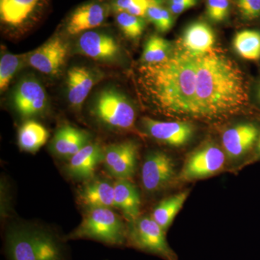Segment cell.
<instances>
[{"instance_id":"obj_35","label":"cell","mask_w":260,"mask_h":260,"mask_svg":"<svg viewBox=\"0 0 260 260\" xmlns=\"http://www.w3.org/2000/svg\"><path fill=\"white\" fill-rule=\"evenodd\" d=\"M168 5L179 4V3H184L188 0H167Z\"/></svg>"},{"instance_id":"obj_7","label":"cell","mask_w":260,"mask_h":260,"mask_svg":"<svg viewBox=\"0 0 260 260\" xmlns=\"http://www.w3.org/2000/svg\"><path fill=\"white\" fill-rule=\"evenodd\" d=\"M225 160V152L217 145H204L187 157L177 179L191 181L211 177L223 169Z\"/></svg>"},{"instance_id":"obj_1","label":"cell","mask_w":260,"mask_h":260,"mask_svg":"<svg viewBox=\"0 0 260 260\" xmlns=\"http://www.w3.org/2000/svg\"><path fill=\"white\" fill-rule=\"evenodd\" d=\"M196 75V57L178 46L166 60L142 64L138 83L145 99L162 115L195 120Z\"/></svg>"},{"instance_id":"obj_17","label":"cell","mask_w":260,"mask_h":260,"mask_svg":"<svg viewBox=\"0 0 260 260\" xmlns=\"http://www.w3.org/2000/svg\"><path fill=\"white\" fill-rule=\"evenodd\" d=\"M99 73L85 67L70 68L67 76L68 99L73 107L79 109L94 85L99 81Z\"/></svg>"},{"instance_id":"obj_15","label":"cell","mask_w":260,"mask_h":260,"mask_svg":"<svg viewBox=\"0 0 260 260\" xmlns=\"http://www.w3.org/2000/svg\"><path fill=\"white\" fill-rule=\"evenodd\" d=\"M108 15L109 8L104 3L92 2L81 5L68 18L67 32L69 35L75 36L89 31L90 29L101 26Z\"/></svg>"},{"instance_id":"obj_31","label":"cell","mask_w":260,"mask_h":260,"mask_svg":"<svg viewBox=\"0 0 260 260\" xmlns=\"http://www.w3.org/2000/svg\"><path fill=\"white\" fill-rule=\"evenodd\" d=\"M229 9L230 3L227 0H207V15L215 23L225 20L229 15Z\"/></svg>"},{"instance_id":"obj_19","label":"cell","mask_w":260,"mask_h":260,"mask_svg":"<svg viewBox=\"0 0 260 260\" xmlns=\"http://www.w3.org/2000/svg\"><path fill=\"white\" fill-rule=\"evenodd\" d=\"M41 0H0L2 23L13 28L23 26L38 9Z\"/></svg>"},{"instance_id":"obj_14","label":"cell","mask_w":260,"mask_h":260,"mask_svg":"<svg viewBox=\"0 0 260 260\" xmlns=\"http://www.w3.org/2000/svg\"><path fill=\"white\" fill-rule=\"evenodd\" d=\"M259 133L252 123H242L225 130L221 141L226 157L237 159L245 155L256 144Z\"/></svg>"},{"instance_id":"obj_37","label":"cell","mask_w":260,"mask_h":260,"mask_svg":"<svg viewBox=\"0 0 260 260\" xmlns=\"http://www.w3.org/2000/svg\"><path fill=\"white\" fill-rule=\"evenodd\" d=\"M227 1H229V0H227Z\"/></svg>"},{"instance_id":"obj_22","label":"cell","mask_w":260,"mask_h":260,"mask_svg":"<svg viewBox=\"0 0 260 260\" xmlns=\"http://www.w3.org/2000/svg\"><path fill=\"white\" fill-rule=\"evenodd\" d=\"M80 203L88 209L114 208V187L108 181H91L78 191Z\"/></svg>"},{"instance_id":"obj_24","label":"cell","mask_w":260,"mask_h":260,"mask_svg":"<svg viewBox=\"0 0 260 260\" xmlns=\"http://www.w3.org/2000/svg\"><path fill=\"white\" fill-rule=\"evenodd\" d=\"M48 138L47 129L37 121H26L19 129V146L26 152H37L47 143Z\"/></svg>"},{"instance_id":"obj_29","label":"cell","mask_w":260,"mask_h":260,"mask_svg":"<svg viewBox=\"0 0 260 260\" xmlns=\"http://www.w3.org/2000/svg\"><path fill=\"white\" fill-rule=\"evenodd\" d=\"M162 3V2H160L150 5L146 17L159 32H165L169 31L174 25V15L169 8H164Z\"/></svg>"},{"instance_id":"obj_26","label":"cell","mask_w":260,"mask_h":260,"mask_svg":"<svg viewBox=\"0 0 260 260\" xmlns=\"http://www.w3.org/2000/svg\"><path fill=\"white\" fill-rule=\"evenodd\" d=\"M174 50L172 44L157 35L151 36L143 49L142 60L143 64H155L161 62L169 58Z\"/></svg>"},{"instance_id":"obj_36","label":"cell","mask_w":260,"mask_h":260,"mask_svg":"<svg viewBox=\"0 0 260 260\" xmlns=\"http://www.w3.org/2000/svg\"><path fill=\"white\" fill-rule=\"evenodd\" d=\"M256 95H257L258 99L260 102V82L258 84L257 88H256Z\"/></svg>"},{"instance_id":"obj_33","label":"cell","mask_w":260,"mask_h":260,"mask_svg":"<svg viewBox=\"0 0 260 260\" xmlns=\"http://www.w3.org/2000/svg\"><path fill=\"white\" fill-rule=\"evenodd\" d=\"M198 3V0H188V1L179 3V4L168 5H169V10H170L171 13L174 15H178L184 13L186 10L196 6Z\"/></svg>"},{"instance_id":"obj_4","label":"cell","mask_w":260,"mask_h":260,"mask_svg":"<svg viewBox=\"0 0 260 260\" xmlns=\"http://www.w3.org/2000/svg\"><path fill=\"white\" fill-rule=\"evenodd\" d=\"M127 225L109 208L88 209L80 225L70 234L69 239H93L111 245L126 243Z\"/></svg>"},{"instance_id":"obj_21","label":"cell","mask_w":260,"mask_h":260,"mask_svg":"<svg viewBox=\"0 0 260 260\" xmlns=\"http://www.w3.org/2000/svg\"><path fill=\"white\" fill-rule=\"evenodd\" d=\"M114 208L122 212L128 223L135 221L140 217V196L139 191L127 179H118L114 183Z\"/></svg>"},{"instance_id":"obj_2","label":"cell","mask_w":260,"mask_h":260,"mask_svg":"<svg viewBox=\"0 0 260 260\" xmlns=\"http://www.w3.org/2000/svg\"><path fill=\"white\" fill-rule=\"evenodd\" d=\"M195 120L212 123L239 115L249 104L245 75L218 49L196 57Z\"/></svg>"},{"instance_id":"obj_10","label":"cell","mask_w":260,"mask_h":260,"mask_svg":"<svg viewBox=\"0 0 260 260\" xmlns=\"http://www.w3.org/2000/svg\"><path fill=\"white\" fill-rule=\"evenodd\" d=\"M142 123L152 138L169 146H184L194 135V126L189 121H162L144 117Z\"/></svg>"},{"instance_id":"obj_5","label":"cell","mask_w":260,"mask_h":260,"mask_svg":"<svg viewBox=\"0 0 260 260\" xmlns=\"http://www.w3.org/2000/svg\"><path fill=\"white\" fill-rule=\"evenodd\" d=\"M93 112L103 124L112 129L131 130L135 126L134 106L124 94L115 88L104 89L94 102Z\"/></svg>"},{"instance_id":"obj_30","label":"cell","mask_w":260,"mask_h":260,"mask_svg":"<svg viewBox=\"0 0 260 260\" xmlns=\"http://www.w3.org/2000/svg\"><path fill=\"white\" fill-rule=\"evenodd\" d=\"M164 0H113L112 8L116 13L126 12L135 16L145 18L149 7Z\"/></svg>"},{"instance_id":"obj_25","label":"cell","mask_w":260,"mask_h":260,"mask_svg":"<svg viewBox=\"0 0 260 260\" xmlns=\"http://www.w3.org/2000/svg\"><path fill=\"white\" fill-rule=\"evenodd\" d=\"M233 46L243 59L257 61L260 59V32L254 30L238 32L233 41Z\"/></svg>"},{"instance_id":"obj_11","label":"cell","mask_w":260,"mask_h":260,"mask_svg":"<svg viewBox=\"0 0 260 260\" xmlns=\"http://www.w3.org/2000/svg\"><path fill=\"white\" fill-rule=\"evenodd\" d=\"M68 51L67 43L54 37L30 53L28 64L43 74L56 76L64 64Z\"/></svg>"},{"instance_id":"obj_34","label":"cell","mask_w":260,"mask_h":260,"mask_svg":"<svg viewBox=\"0 0 260 260\" xmlns=\"http://www.w3.org/2000/svg\"><path fill=\"white\" fill-rule=\"evenodd\" d=\"M255 158L256 159H260V133L259 138H258V140L256 144Z\"/></svg>"},{"instance_id":"obj_27","label":"cell","mask_w":260,"mask_h":260,"mask_svg":"<svg viewBox=\"0 0 260 260\" xmlns=\"http://www.w3.org/2000/svg\"><path fill=\"white\" fill-rule=\"evenodd\" d=\"M30 53L25 54H13L5 53L0 60V90L4 92L15 75L28 64Z\"/></svg>"},{"instance_id":"obj_12","label":"cell","mask_w":260,"mask_h":260,"mask_svg":"<svg viewBox=\"0 0 260 260\" xmlns=\"http://www.w3.org/2000/svg\"><path fill=\"white\" fill-rule=\"evenodd\" d=\"M13 103L19 114L24 117L38 116L47 109V93L37 80L25 78L15 88Z\"/></svg>"},{"instance_id":"obj_13","label":"cell","mask_w":260,"mask_h":260,"mask_svg":"<svg viewBox=\"0 0 260 260\" xmlns=\"http://www.w3.org/2000/svg\"><path fill=\"white\" fill-rule=\"evenodd\" d=\"M77 48L80 54L97 61H113L120 54V47L114 37L92 30L80 36Z\"/></svg>"},{"instance_id":"obj_9","label":"cell","mask_w":260,"mask_h":260,"mask_svg":"<svg viewBox=\"0 0 260 260\" xmlns=\"http://www.w3.org/2000/svg\"><path fill=\"white\" fill-rule=\"evenodd\" d=\"M138 156V146L135 142H122L104 150V166L112 177L129 180L135 175Z\"/></svg>"},{"instance_id":"obj_23","label":"cell","mask_w":260,"mask_h":260,"mask_svg":"<svg viewBox=\"0 0 260 260\" xmlns=\"http://www.w3.org/2000/svg\"><path fill=\"white\" fill-rule=\"evenodd\" d=\"M189 194V190L181 191L162 200L155 207L151 218L162 228V230L167 232L176 215L182 208Z\"/></svg>"},{"instance_id":"obj_16","label":"cell","mask_w":260,"mask_h":260,"mask_svg":"<svg viewBox=\"0 0 260 260\" xmlns=\"http://www.w3.org/2000/svg\"><path fill=\"white\" fill-rule=\"evenodd\" d=\"M215 43V32L210 25L203 21H195L184 30L179 47L191 56L198 57L213 51Z\"/></svg>"},{"instance_id":"obj_8","label":"cell","mask_w":260,"mask_h":260,"mask_svg":"<svg viewBox=\"0 0 260 260\" xmlns=\"http://www.w3.org/2000/svg\"><path fill=\"white\" fill-rule=\"evenodd\" d=\"M176 178L175 164L169 155L155 151L147 155L141 170L142 184L147 192L153 194L164 190Z\"/></svg>"},{"instance_id":"obj_28","label":"cell","mask_w":260,"mask_h":260,"mask_svg":"<svg viewBox=\"0 0 260 260\" xmlns=\"http://www.w3.org/2000/svg\"><path fill=\"white\" fill-rule=\"evenodd\" d=\"M116 22L123 34L130 39H137L141 37L146 25L144 18L126 12L116 13Z\"/></svg>"},{"instance_id":"obj_32","label":"cell","mask_w":260,"mask_h":260,"mask_svg":"<svg viewBox=\"0 0 260 260\" xmlns=\"http://www.w3.org/2000/svg\"><path fill=\"white\" fill-rule=\"evenodd\" d=\"M237 4L239 13L245 20L260 18V0H237Z\"/></svg>"},{"instance_id":"obj_20","label":"cell","mask_w":260,"mask_h":260,"mask_svg":"<svg viewBox=\"0 0 260 260\" xmlns=\"http://www.w3.org/2000/svg\"><path fill=\"white\" fill-rule=\"evenodd\" d=\"M89 141L90 136L86 132L74 126L65 125L56 132L51 148L56 155L70 159L88 145Z\"/></svg>"},{"instance_id":"obj_3","label":"cell","mask_w":260,"mask_h":260,"mask_svg":"<svg viewBox=\"0 0 260 260\" xmlns=\"http://www.w3.org/2000/svg\"><path fill=\"white\" fill-rule=\"evenodd\" d=\"M6 249L10 260H64L61 242L37 228H15L8 232Z\"/></svg>"},{"instance_id":"obj_6","label":"cell","mask_w":260,"mask_h":260,"mask_svg":"<svg viewBox=\"0 0 260 260\" xmlns=\"http://www.w3.org/2000/svg\"><path fill=\"white\" fill-rule=\"evenodd\" d=\"M126 243L141 251L151 253L165 260H178L168 244L166 232L151 216L139 217L128 223Z\"/></svg>"},{"instance_id":"obj_18","label":"cell","mask_w":260,"mask_h":260,"mask_svg":"<svg viewBox=\"0 0 260 260\" xmlns=\"http://www.w3.org/2000/svg\"><path fill=\"white\" fill-rule=\"evenodd\" d=\"M104 150L97 143H90L83 147L70 158L68 172L78 179L91 177L99 164L104 162Z\"/></svg>"}]
</instances>
